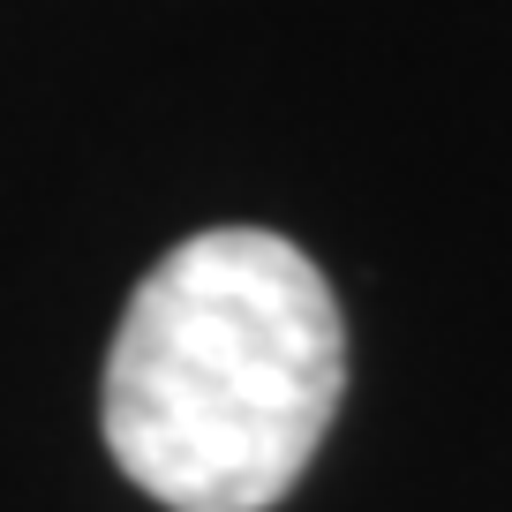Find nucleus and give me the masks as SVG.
I'll use <instances>...</instances> for the list:
<instances>
[{
    "label": "nucleus",
    "instance_id": "nucleus-1",
    "mask_svg": "<svg viewBox=\"0 0 512 512\" xmlns=\"http://www.w3.org/2000/svg\"><path fill=\"white\" fill-rule=\"evenodd\" d=\"M347 392L324 272L272 226H204L136 279L106 354V452L166 512H272Z\"/></svg>",
    "mask_w": 512,
    "mask_h": 512
}]
</instances>
